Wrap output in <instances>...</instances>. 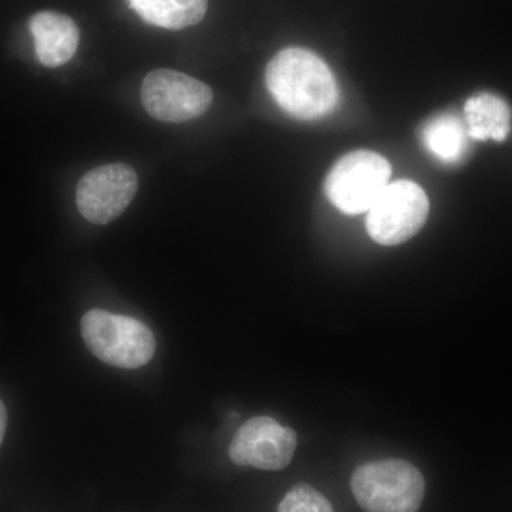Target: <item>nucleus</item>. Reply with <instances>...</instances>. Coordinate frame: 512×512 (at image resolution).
<instances>
[{"instance_id":"0eeeda50","label":"nucleus","mask_w":512,"mask_h":512,"mask_svg":"<svg viewBox=\"0 0 512 512\" xmlns=\"http://www.w3.org/2000/svg\"><path fill=\"white\" fill-rule=\"evenodd\" d=\"M296 446L295 430L271 417L259 416L239 427L229 444L228 456L237 466L279 471L291 464Z\"/></svg>"},{"instance_id":"20e7f679","label":"nucleus","mask_w":512,"mask_h":512,"mask_svg":"<svg viewBox=\"0 0 512 512\" xmlns=\"http://www.w3.org/2000/svg\"><path fill=\"white\" fill-rule=\"evenodd\" d=\"M392 165L373 151L357 150L336 161L326 177L330 202L346 215L365 214L389 185Z\"/></svg>"},{"instance_id":"4468645a","label":"nucleus","mask_w":512,"mask_h":512,"mask_svg":"<svg viewBox=\"0 0 512 512\" xmlns=\"http://www.w3.org/2000/svg\"><path fill=\"white\" fill-rule=\"evenodd\" d=\"M6 427H8V412L5 404L0 400V444L5 439Z\"/></svg>"},{"instance_id":"7ed1b4c3","label":"nucleus","mask_w":512,"mask_h":512,"mask_svg":"<svg viewBox=\"0 0 512 512\" xmlns=\"http://www.w3.org/2000/svg\"><path fill=\"white\" fill-rule=\"evenodd\" d=\"M357 504L366 512H417L423 503V474L399 458L370 461L352 476Z\"/></svg>"},{"instance_id":"9d476101","label":"nucleus","mask_w":512,"mask_h":512,"mask_svg":"<svg viewBox=\"0 0 512 512\" xmlns=\"http://www.w3.org/2000/svg\"><path fill=\"white\" fill-rule=\"evenodd\" d=\"M464 123L473 140L501 143L511 131V109L495 94H476L466 101Z\"/></svg>"},{"instance_id":"ddd939ff","label":"nucleus","mask_w":512,"mask_h":512,"mask_svg":"<svg viewBox=\"0 0 512 512\" xmlns=\"http://www.w3.org/2000/svg\"><path fill=\"white\" fill-rule=\"evenodd\" d=\"M276 512H333V507L312 485L299 483L286 493Z\"/></svg>"},{"instance_id":"f03ea898","label":"nucleus","mask_w":512,"mask_h":512,"mask_svg":"<svg viewBox=\"0 0 512 512\" xmlns=\"http://www.w3.org/2000/svg\"><path fill=\"white\" fill-rule=\"evenodd\" d=\"M80 333L97 359L120 369L146 366L157 349L156 336L146 323L103 309L84 313Z\"/></svg>"},{"instance_id":"1a4fd4ad","label":"nucleus","mask_w":512,"mask_h":512,"mask_svg":"<svg viewBox=\"0 0 512 512\" xmlns=\"http://www.w3.org/2000/svg\"><path fill=\"white\" fill-rule=\"evenodd\" d=\"M37 59L46 67H59L72 60L80 42V32L69 16L39 12L29 22Z\"/></svg>"},{"instance_id":"423d86ee","label":"nucleus","mask_w":512,"mask_h":512,"mask_svg":"<svg viewBox=\"0 0 512 512\" xmlns=\"http://www.w3.org/2000/svg\"><path fill=\"white\" fill-rule=\"evenodd\" d=\"M212 99L210 86L175 70H154L141 86L144 109L165 123L197 119L210 109Z\"/></svg>"},{"instance_id":"f8f14e48","label":"nucleus","mask_w":512,"mask_h":512,"mask_svg":"<svg viewBox=\"0 0 512 512\" xmlns=\"http://www.w3.org/2000/svg\"><path fill=\"white\" fill-rule=\"evenodd\" d=\"M148 25L181 30L197 25L207 13L208 0H127Z\"/></svg>"},{"instance_id":"39448f33","label":"nucleus","mask_w":512,"mask_h":512,"mask_svg":"<svg viewBox=\"0 0 512 512\" xmlns=\"http://www.w3.org/2000/svg\"><path fill=\"white\" fill-rule=\"evenodd\" d=\"M429 211V198L420 185L394 181L367 211V234L384 247L403 244L424 227Z\"/></svg>"},{"instance_id":"f257e3e1","label":"nucleus","mask_w":512,"mask_h":512,"mask_svg":"<svg viewBox=\"0 0 512 512\" xmlns=\"http://www.w3.org/2000/svg\"><path fill=\"white\" fill-rule=\"evenodd\" d=\"M265 82L278 106L293 119L318 120L338 104V83L328 64L301 47L279 52L266 67Z\"/></svg>"},{"instance_id":"6e6552de","label":"nucleus","mask_w":512,"mask_h":512,"mask_svg":"<svg viewBox=\"0 0 512 512\" xmlns=\"http://www.w3.org/2000/svg\"><path fill=\"white\" fill-rule=\"evenodd\" d=\"M137 188V174L130 165H103L84 174L79 181L77 208L92 224H110L127 210L136 197Z\"/></svg>"},{"instance_id":"9b49d317","label":"nucleus","mask_w":512,"mask_h":512,"mask_svg":"<svg viewBox=\"0 0 512 512\" xmlns=\"http://www.w3.org/2000/svg\"><path fill=\"white\" fill-rule=\"evenodd\" d=\"M421 143L446 164H457L467 156L470 136L466 123L454 113L433 117L421 128Z\"/></svg>"}]
</instances>
